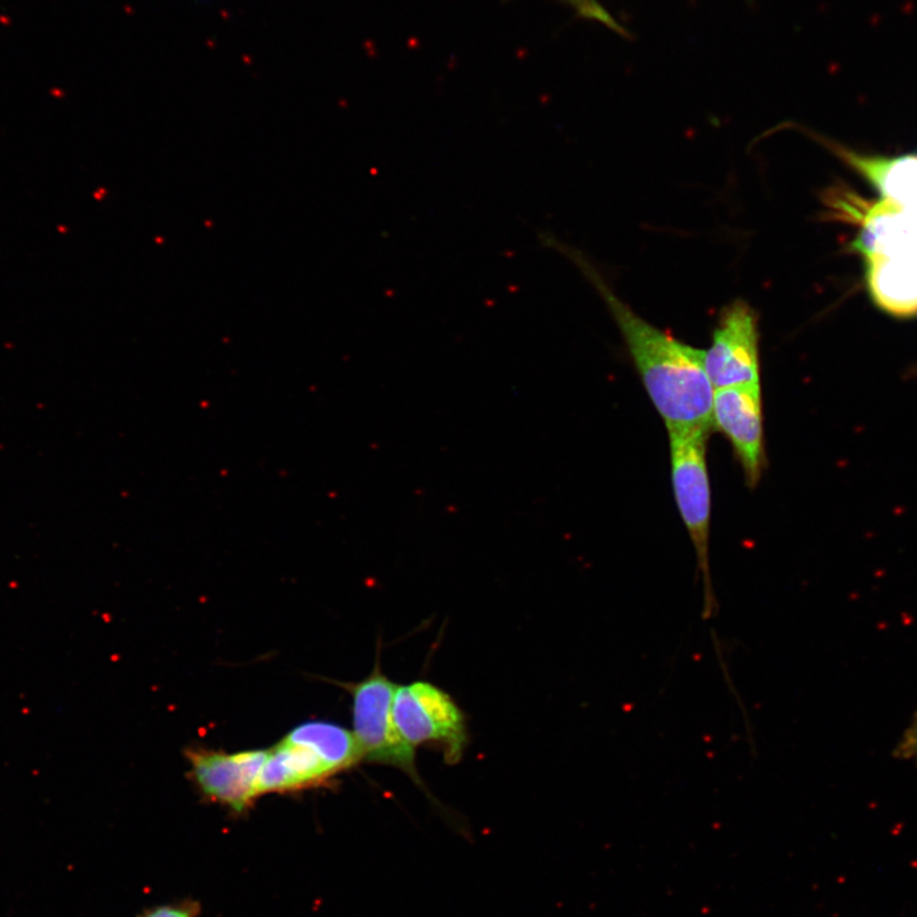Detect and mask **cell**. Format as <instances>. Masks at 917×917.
I'll return each instance as SVG.
<instances>
[{"mask_svg":"<svg viewBox=\"0 0 917 917\" xmlns=\"http://www.w3.org/2000/svg\"><path fill=\"white\" fill-rule=\"evenodd\" d=\"M538 240L543 247L567 257L604 299L667 434L691 429L711 431L715 390L705 369V351L685 344L632 310L585 252L548 231H539Z\"/></svg>","mask_w":917,"mask_h":917,"instance_id":"1","label":"cell"},{"mask_svg":"<svg viewBox=\"0 0 917 917\" xmlns=\"http://www.w3.org/2000/svg\"><path fill=\"white\" fill-rule=\"evenodd\" d=\"M707 429L669 432L670 468L674 498L690 534L702 575V618L712 620L719 612L709 570L711 487L707 468Z\"/></svg>","mask_w":917,"mask_h":917,"instance_id":"2","label":"cell"},{"mask_svg":"<svg viewBox=\"0 0 917 917\" xmlns=\"http://www.w3.org/2000/svg\"><path fill=\"white\" fill-rule=\"evenodd\" d=\"M347 688L353 698V734L362 759L396 767L422 785L414 748L400 735L394 720V695L398 685L385 677L376 664L367 678Z\"/></svg>","mask_w":917,"mask_h":917,"instance_id":"3","label":"cell"},{"mask_svg":"<svg viewBox=\"0 0 917 917\" xmlns=\"http://www.w3.org/2000/svg\"><path fill=\"white\" fill-rule=\"evenodd\" d=\"M393 715L400 735L411 747L441 744L447 762H458L468 742L464 715L446 692L427 682L398 685Z\"/></svg>","mask_w":917,"mask_h":917,"instance_id":"4","label":"cell"},{"mask_svg":"<svg viewBox=\"0 0 917 917\" xmlns=\"http://www.w3.org/2000/svg\"><path fill=\"white\" fill-rule=\"evenodd\" d=\"M705 369L714 390L759 384L758 316L748 302L737 299L721 311L705 351Z\"/></svg>","mask_w":917,"mask_h":917,"instance_id":"5","label":"cell"},{"mask_svg":"<svg viewBox=\"0 0 917 917\" xmlns=\"http://www.w3.org/2000/svg\"><path fill=\"white\" fill-rule=\"evenodd\" d=\"M712 429L720 431L729 440L744 473L747 486L756 488L767 461L761 384L715 390Z\"/></svg>","mask_w":917,"mask_h":917,"instance_id":"6","label":"cell"},{"mask_svg":"<svg viewBox=\"0 0 917 917\" xmlns=\"http://www.w3.org/2000/svg\"><path fill=\"white\" fill-rule=\"evenodd\" d=\"M194 782L205 798L244 813L259 796L257 782L268 751L223 752L191 749L186 753Z\"/></svg>","mask_w":917,"mask_h":917,"instance_id":"7","label":"cell"},{"mask_svg":"<svg viewBox=\"0 0 917 917\" xmlns=\"http://www.w3.org/2000/svg\"><path fill=\"white\" fill-rule=\"evenodd\" d=\"M338 772L311 745L287 738L269 749L257 782L264 794L299 792L324 784Z\"/></svg>","mask_w":917,"mask_h":917,"instance_id":"8","label":"cell"},{"mask_svg":"<svg viewBox=\"0 0 917 917\" xmlns=\"http://www.w3.org/2000/svg\"><path fill=\"white\" fill-rule=\"evenodd\" d=\"M868 280L876 304L896 315L917 312V275L886 257L868 260Z\"/></svg>","mask_w":917,"mask_h":917,"instance_id":"9","label":"cell"},{"mask_svg":"<svg viewBox=\"0 0 917 917\" xmlns=\"http://www.w3.org/2000/svg\"><path fill=\"white\" fill-rule=\"evenodd\" d=\"M285 738L311 745L338 774L362 761L354 734L333 722L307 721L293 727Z\"/></svg>","mask_w":917,"mask_h":917,"instance_id":"10","label":"cell"},{"mask_svg":"<svg viewBox=\"0 0 917 917\" xmlns=\"http://www.w3.org/2000/svg\"><path fill=\"white\" fill-rule=\"evenodd\" d=\"M200 905L194 899H181L148 908L139 917H198Z\"/></svg>","mask_w":917,"mask_h":917,"instance_id":"11","label":"cell"},{"mask_svg":"<svg viewBox=\"0 0 917 917\" xmlns=\"http://www.w3.org/2000/svg\"><path fill=\"white\" fill-rule=\"evenodd\" d=\"M901 752L908 758H913L917 762V719L915 724L906 735L903 743L901 745Z\"/></svg>","mask_w":917,"mask_h":917,"instance_id":"12","label":"cell"}]
</instances>
